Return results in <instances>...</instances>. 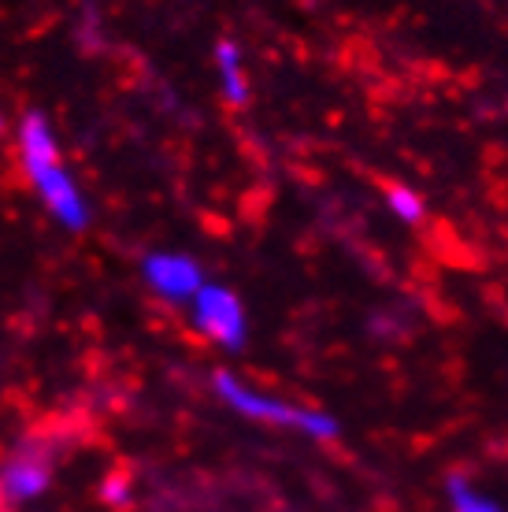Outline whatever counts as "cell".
<instances>
[{"label": "cell", "instance_id": "3957f363", "mask_svg": "<svg viewBox=\"0 0 508 512\" xmlns=\"http://www.w3.org/2000/svg\"><path fill=\"white\" fill-rule=\"evenodd\" d=\"M190 323L193 331L208 338L212 346L227 349V353H238L249 338V323H245V308L238 301V294L230 286H219V282H204L197 297L190 305Z\"/></svg>", "mask_w": 508, "mask_h": 512}, {"label": "cell", "instance_id": "7a4b0ae2", "mask_svg": "<svg viewBox=\"0 0 508 512\" xmlns=\"http://www.w3.org/2000/svg\"><path fill=\"white\" fill-rule=\"evenodd\" d=\"M212 383H216L219 401H223L227 409L238 412V416H245V420L267 423V427H286V431H301V435L319 438V442H327V438L338 435V423H334L327 412L305 409V405H293V401H282V397H271V394H260L256 386L242 383L238 375L216 372Z\"/></svg>", "mask_w": 508, "mask_h": 512}, {"label": "cell", "instance_id": "277c9868", "mask_svg": "<svg viewBox=\"0 0 508 512\" xmlns=\"http://www.w3.org/2000/svg\"><path fill=\"white\" fill-rule=\"evenodd\" d=\"M52 472H56V461H52L49 442L26 438L0 464V498L8 505H30L52 487Z\"/></svg>", "mask_w": 508, "mask_h": 512}, {"label": "cell", "instance_id": "5b68a950", "mask_svg": "<svg viewBox=\"0 0 508 512\" xmlns=\"http://www.w3.org/2000/svg\"><path fill=\"white\" fill-rule=\"evenodd\" d=\"M141 279L156 297H164L171 305H190L197 290L204 286V271L190 253L156 249L141 260Z\"/></svg>", "mask_w": 508, "mask_h": 512}, {"label": "cell", "instance_id": "ba28073f", "mask_svg": "<svg viewBox=\"0 0 508 512\" xmlns=\"http://www.w3.org/2000/svg\"><path fill=\"white\" fill-rule=\"evenodd\" d=\"M382 190H386V205L394 208V212L405 219V223H416V219L423 216V201L412 190H408V186H401V182H386Z\"/></svg>", "mask_w": 508, "mask_h": 512}, {"label": "cell", "instance_id": "52a82bcc", "mask_svg": "<svg viewBox=\"0 0 508 512\" xmlns=\"http://www.w3.org/2000/svg\"><path fill=\"white\" fill-rule=\"evenodd\" d=\"M449 501H453V512H501L494 501L483 498V494L471 487L468 479H460V475L449 479Z\"/></svg>", "mask_w": 508, "mask_h": 512}, {"label": "cell", "instance_id": "6da1fadb", "mask_svg": "<svg viewBox=\"0 0 508 512\" xmlns=\"http://www.w3.org/2000/svg\"><path fill=\"white\" fill-rule=\"evenodd\" d=\"M15 149H19V164L30 182V190L38 193L41 208L49 212L64 231L78 234L89 227L93 208H89L86 193L75 182V175L67 171L64 156H60V141L52 130L49 116L30 108L26 116L15 123Z\"/></svg>", "mask_w": 508, "mask_h": 512}, {"label": "cell", "instance_id": "9c48e42d", "mask_svg": "<svg viewBox=\"0 0 508 512\" xmlns=\"http://www.w3.org/2000/svg\"><path fill=\"white\" fill-rule=\"evenodd\" d=\"M101 501H108L112 509L127 505L130 501V475L127 472H112L101 479Z\"/></svg>", "mask_w": 508, "mask_h": 512}, {"label": "cell", "instance_id": "30bf717a", "mask_svg": "<svg viewBox=\"0 0 508 512\" xmlns=\"http://www.w3.org/2000/svg\"><path fill=\"white\" fill-rule=\"evenodd\" d=\"M4 130H8V119H4V112H0V134H4Z\"/></svg>", "mask_w": 508, "mask_h": 512}, {"label": "cell", "instance_id": "8992f818", "mask_svg": "<svg viewBox=\"0 0 508 512\" xmlns=\"http://www.w3.org/2000/svg\"><path fill=\"white\" fill-rule=\"evenodd\" d=\"M216 71H219V90L230 108H245L249 104V75L242 64V49L230 38L216 41Z\"/></svg>", "mask_w": 508, "mask_h": 512}]
</instances>
